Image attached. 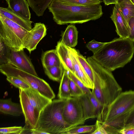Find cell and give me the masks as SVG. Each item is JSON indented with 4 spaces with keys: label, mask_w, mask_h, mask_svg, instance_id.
Masks as SVG:
<instances>
[{
    "label": "cell",
    "mask_w": 134,
    "mask_h": 134,
    "mask_svg": "<svg viewBox=\"0 0 134 134\" xmlns=\"http://www.w3.org/2000/svg\"><path fill=\"white\" fill-rule=\"evenodd\" d=\"M134 53V42L129 38L119 37L105 44L91 58L111 71L123 67L130 62Z\"/></svg>",
    "instance_id": "cell-1"
},
{
    "label": "cell",
    "mask_w": 134,
    "mask_h": 134,
    "mask_svg": "<svg viewBox=\"0 0 134 134\" xmlns=\"http://www.w3.org/2000/svg\"><path fill=\"white\" fill-rule=\"evenodd\" d=\"M48 8L54 21L59 25L82 24L96 20L103 14L101 4L89 6L72 5L53 0Z\"/></svg>",
    "instance_id": "cell-2"
},
{
    "label": "cell",
    "mask_w": 134,
    "mask_h": 134,
    "mask_svg": "<svg viewBox=\"0 0 134 134\" xmlns=\"http://www.w3.org/2000/svg\"><path fill=\"white\" fill-rule=\"evenodd\" d=\"M87 60L93 70L94 87L92 92L103 107L108 106L121 92L122 88L111 71L107 69L91 57Z\"/></svg>",
    "instance_id": "cell-3"
},
{
    "label": "cell",
    "mask_w": 134,
    "mask_h": 134,
    "mask_svg": "<svg viewBox=\"0 0 134 134\" xmlns=\"http://www.w3.org/2000/svg\"><path fill=\"white\" fill-rule=\"evenodd\" d=\"M66 99L52 100L40 112L35 129L50 134H64L71 128L65 120L63 111Z\"/></svg>",
    "instance_id": "cell-4"
},
{
    "label": "cell",
    "mask_w": 134,
    "mask_h": 134,
    "mask_svg": "<svg viewBox=\"0 0 134 134\" xmlns=\"http://www.w3.org/2000/svg\"><path fill=\"white\" fill-rule=\"evenodd\" d=\"M29 31L0 14V39L11 50H24V42Z\"/></svg>",
    "instance_id": "cell-5"
},
{
    "label": "cell",
    "mask_w": 134,
    "mask_h": 134,
    "mask_svg": "<svg viewBox=\"0 0 134 134\" xmlns=\"http://www.w3.org/2000/svg\"><path fill=\"white\" fill-rule=\"evenodd\" d=\"M0 72L7 77L14 76L25 82L31 87L41 94L52 100L55 95L49 85L45 80L13 66L9 63L0 65Z\"/></svg>",
    "instance_id": "cell-6"
},
{
    "label": "cell",
    "mask_w": 134,
    "mask_h": 134,
    "mask_svg": "<svg viewBox=\"0 0 134 134\" xmlns=\"http://www.w3.org/2000/svg\"><path fill=\"white\" fill-rule=\"evenodd\" d=\"M134 108V91L121 92L97 118L101 123L109 121Z\"/></svg>",
    "instance_id": "cell-7"
},
{
    "label": "cell",
    "mask_w": 134,
    "mask_h": 134,
    "mask_svg": "<svg viewBox=\"0 0 134 134\" xmlns=\"http://www.w3.org/2000/svg\"><path fill=\"white\" fill-rule=\"evenodd\" d=\"M64 119L71 128L83 124L86 121L82 104L78 97L66 99L63 111Z\"/></svg>",
    "instance_id": "cell-8"
},
{
    "label": "cell",
    "mask_w": 134,
    "mask_h": 134,
    "mask_svg": "<svg viewBox=\"0 0 134 134\" xmlns=\"http://www.w3.org/2000/svg\"><path fill=\"white\" fill-rule=\"evenodd\" d=\"M19 89V98L25 118L24 127L32 129L35 128L40 112L30 103L24 90Z\"/></svg>",
    "instance_id": "cell-9"
},
{
    "label": "cell",
    "mask_w": 134,
    "mask_h": 134,
    "mask_svg": "<svg viewBox=\"0 0 134 134\" xmlns=\"http://www.w3.org/2000/svg\"><path fill=\"white\" fill-rule=\"evenodd\" d=\"M8 63L37 76H38L30 58L24 50L15 51L11 49Z\"/></svg>",
    "instance_id": "cell-10"
},
{
    "label": "cell",
    "mask_w": 134,
    "mask_h": 134,
    "mask_svg": "<svg viewBox=\"0 0 134 134\" xmlns=\"http://www.w3.org/2000/svg\"><path fill=\"white\" fill-rule=\"evenodd\" d=\"M46 34L47 29L43 23H35L34 27L29 31L25 38L24 43V48L26 49L30 53L36 49L39 42Z\"/></svg>",
    "instance_id": "cell-11"
},
{
    "label": "cell",
    "mask_w": 134,
    "mask_h": 134,
    "mask_svg": "<svg viewBox=\"0 0 134 134\" xmlns=\"http://www.w3.org/2000/svg\"><path fill=\"white\" fill-rule=\"evenodd\" d=\"M70 57L74 70V75L87 87L92 89L94 85L85 73L79 62L76 55V50L68 47Z\"/></svg>",
    "instance_id": "cell-12"
},
{
    "label": "cell",
    "mask_w": 134,
    "mask_h": 134,
    "mask_svg": "<svg viewBox=\"0 0 134 134\" xmlns=\"http://www.w3.org/2000/svg\"><path fill=\"white\" fill-rule=\"evenodd\" d=\"M110 18L114 23L116 31L120 37L128 38L129 32L128 24L116 4L113 8Z\"/></svg>",
    "instance_id": "cell-13"
},
{
    "label": "cell",
    "mask_w": 134,
    "mask_h": 134,
    "mask_svg": "<svg viewBox=\"0 0 134 134\" xmlns=\"http://www.w3.org/2000/svg\"><path fill=\"white\" fill-rule=\"evenodd\" d=\"M24 90L31 104L40 112L52 100L31 87Z\"/></svg>",
    "instance_id": "cell-14"
},
{
    "label": "cell",
    "mask_w": 134,
    "mask_h": 134,
    "mask_svg": "<svg viewBox=\"0 0 134 134\" xmlns=\"http://www.w3.org/2000/svg\"><path fill=\"white\" fill-rule=\"evenodd\" d=\"M8 5V8L14 13L22 18L30 20L31 14L29 4L26 0H5Z\"/></svg>",
    "instance_id": "cell-15"
},
{
    "label": "cell",
    "mask_w": 134,
    "mask_h": 134,
    "mask_svg": "<svg viewBox=\"0 0 134 134\" xmlns=\"http://www.w3.org/2000/svg\"><path fill=\"white\" fill-rule=\"evenodd\" d=\"M131 111L107 122L101 123L107 134H120L125 128L127 119Z\"/></svg>",
    "instance_id": "cell-16"
},
{
    "label": "cell",
    "mask_w": 134,
    "mask_h": 134,
    "mask_svg": "<svg viewBox=\"0 0 134 134\" xmlns=\"http://www.w3.org/2000/svg\"><path fill=\"white\" fill-rule=\"evenodd\" d=\"M64 70L68 73L74 75V70L73 63L70 55L68 47L61 41L58 42L55 49Z\"/></svg>",
    "instance_id": "cell-17"
},
{
    "label": "cell",
    "mask_w": 134,
    "mask_h": 134,
    "mask_svg": "<svg viewBox=\"0 0 134 134\" xmlns=\"http://www.w3.org/2000/svg\"><path fill=\"white\" fill-rule=\"evenodd\" d=\"M0 111L4 114L16 116L23 113L21 104L13 102L11 98L0 99Z\"/></svg>",
    "instance_id": "cell-18"
},
{
    "label": "cell",
    "mask_w": 134,
    "mask_h": 134,
    "mask_svg": "<svg viewBox=\"0 0 134 134\" xmlns=\"http://www.w3.org/2000/svg\"><path fill=\"white\" fill-rule=\"evenodd\" d=\"M78 34L75 25L70 24L62 33L61 41L67 47L73 48L77 44Z\"/></svg>",
    "instance_id": "cell-19"
},
{
    "label": "cell",
    "mask_w": 134,
    "mask_h": 134,
    "mask_svg": "<svg viewBox=\"0 0 134 134\" xmlns=\"http://www.w3.org/2000/svg\"><path fill=\"white\" fill-rule=\"evenodd\" d=\"M0 14L2 15L28 31H30L32 28V21L22 18L13 12L8 8L1 7Z\"/></svg>",
    "instance_id": "cell-20"
},
{
    "label": "cell",
    "mask_w": 134,
    "mask_h": 134,
    "mask_svg": "<svg viewBox=\"0 0 134 134\" xmlns=\"http://www.w3.org/2000/svg\"><path fill=\"white\" fill-rule=\"evenodd\" d=\"M89 94H84L78 97L83 107L84 118L85 121L89 119L94 118L97 117V112L90 98Z\"/></svg>",
    "instance_id": "cell-21"
},
{
    "label": "cell",
    "mask_w": 134,
    "mask_h": 134,
    "mask_svg": "<svg viewBox=\"0 0 134 134\" xmlns=\"http://www.w3.org/2000/svg\"><path fill=\"white\" fill-rule=\"evenodd\" d=\"M118 7L127 24L134 17V4L131 0H116Z\"/></svg>",
    "instance_id": "cell-22"
},
{
    "label": "cell",
    "mask_w": 134,
    "mask_h": 134,
    "mask_svg": "<svg viewBox=\"0 0 134 134\" xmlns=\"http://www.w3.org/2000/svg\"><path fill=\"white\" fill-rule=\"evenodd\" d=\"M41 61L44 68L62 65L56 49L47 51L42 54Z\"/></svg>",
    "instance_id": "cell-23"
},
{
    "label": "cell",
    "mask_w": 134,
    "mask_h": 134,
    "mask_svg": "<svg viewBox=\"0 0 134 134\" xmlns=\"http://www.w3.org/2000/svg\"><path fill=\"white\" fill-rule=\"evenodd\" d=\"M69 78L68 72L64 70L60 82L58 94L59 99H67L71 97L70 90Z\"/></svg>",
    "instance_id": "cell-24"
},
{
    "label": "cell",
    "mask_w": 134,
    "mask_h": 134,
    "mask_svg": "<svg viewBox=\"0 0 134 134\" xmlns=\"http://www.w3.org/2000/svg\"><path fill=\"white\" fill-rule=\"evenodd\" d=\"M53 0H27L29 6L38 16H42Z\"/></svg>",
    "instance_id": "cell-25"
},
{
    "label": "cell",
    "mask_w": 134,
    "mask_h": 134,
    "mask_svg": "<svg viewBox=\"0 0 134 134\" xmlns=\"http://www.w3.org/2000/svg\"><path fill=\"white\" fill-rule=\"evenodd\" d=\"M44 70L49 79L58 82H60L64 70L62 65L47 67L44 68Z\"/></svg>",
    "instance_id": "cell-26"
},
{
    "label": "cell",
    "mask_w": 134,
    "mask_h": 134,
    "mask_svg": "<svg viewBox=\"0 0 134 134\" xmlns=\"http://www.w3.org/2000/svg\"><path fill=\"white\" fill-rule=\"evenodd\" d=\"M65 4L79 6H89L100 4L101 0H58Z\"/></svg>",
    "instance_id": "cell-27"
},
{
    "label": "cell",
    "mask_w": 134,
    "mask_h": 134,
    "mask_svg": "<svg viewBox=\"0 0 134 134\" xmlns=\"http://www.w3.org/2000/svg\"><path fill=\"white\" fill-rule=\"evenodd\" d=\"M76 55L78 59L87 76L94 85V75L92 69L88 62L78 50H76Z\"/></svg>",
    "instance_id": "cell-28"
},
{
    "label": "cell",
    "mask_w": 134,
    "mask_h": 134,
    "mask_svg": "<svg viewBox=\"0 0 134 134\" xmlns=\"http://www.w3.org/2000/svg\"><path fill=\"white\" fill-rule=\"evenodd\" d=\"M95 124L87 125L77 126L66 131L64 134H77L81 133L91 134L95 129Z\"/></svg>",
    "instance_id": "cell-29"
},
{
    "label": "cell",
    "mask_w": 134,
    "mask_h": 134,
    "mask_svg": "<svg viewBox=\"0 0 134 134\" xmlns=\"http://www.w3.org/2000/svg\"><path fill=\"white\" fill-rule=\"evenodd\" d=\"M10 51V48L0 39V65L8 63Z\"/></svg>",
    "instance_id": "cell-30"
},
{
    "label": "cell",
    "mask_w": 134,
    "mask_h": 134,
    "mask_svg": "<svg viewBox=\"0 0 134 134\" xmlns=\"http://www.w3.org/2000/svg\"><path fill=\"white\" fill-rule=\"evenodd\" d=\"M7 81L19 89L25 90L29 88L30 86L21 79L16 77L9 76L7 77Z\"/></svg>",
    "instance_id": "cell-31"
},
{
    "label": "cell",
    "mask_w": 134,
    "mask_h": 134,
    "mask_svg": "<svg viewBox=\"0 0 134 134\" xmlns=\"http://www.w3.org/2000/svg\"><path fill=\"white\" fill-rule=\"evenodd\" d=\"M69 84L70 92L71 97H79L84 94L82 90L70 77Z\"/></svg>",
    "instance_id": "cell-32"
},
{
    "label": "cell",
    "mask_w": 134,
    "mask_h": 134,
    "mask_svg": "<svg viewBox=\"0 0 134 134\" xmlns=\"http://www.w3.org/2000/svg\"><path fill=\"white\" fill-rule=\"evenodd\" d=\"M23 127L21 126H14L1 128L0 134H20Z\"/></svg>",
    "instance_id": "cell-33"
},
{
    "label": "cell",
    "mask_w": 134,
    "mask_h": 134,
    "mask_svg": "<svg viewBox=\"0 0 134 134\" xmlns=\"http://www.w3.org/2000/svg\"><path fill=\"white\" fill-rule=\"evenodd\" d=\"M106 43L98 42L94 40L89 42L86 45V47L94 54L98 51Z\"/></svg>",
    "instance_id": "cell-34"
},
{
    "label": "cell",
    "mask_w": 134,
    "mask_h": 134,
    "mask_svg": "<svg viewBox=\"0 0 134 134\" xmlns=\"http://www.w3.org/2000/svg\"><path fill=\"white\" fill-rule=\"evenodd\" d=\"M68 74L70 77L82 90L84 94H87L91 93L92 91H91L90 89L86 86L83 83L74 75L70 72H69Z\"/></svg>",
    "instance_id": "cell-35"
},
{
    "label": "cell",
    "mask_w": 134,
    "mask_h": 134,
    "mask_svg": "<svg viewBox=\"0 0 134 134\" xmlns=\"http://www.w3.org/2000/svg\"><path fill=\"white\" fill-rule=\"evenodd\" d=\"M134 127V108L130 112L127 119L125 127L123 130L129 129Z\"/></svg>",
    "instance_id": "cell-36"
},
{
    "label": "cell",
    "mask_w": 134,
    "mask_h": 134,
    "mask_svg": "<svg viewBox=\"0 0 134 134\" xmlns=\"http://www.w3.org/2000/svg\"><path fill=\"white\" fill-rule=\"evenodd\" d=\"M95 124V130L91 134H107L102 124L97 120Z\"/></svg>",
    "instance_id": "cell-37"
},
{
    "label": "cell",
    "mask_w": 134,
    "mask_h": 134,
    "mask_svg": "<svg viewBox=\"0 0 134 134\" xmlns=\"http://www.w3.org/2000/svg\"><path fill=\"white\" fill-rule=\"evenodd\" d=\"M130 39L134 42V17H132L129 20L128 24Z\"/></svg>",
    "instance_id": "cell-38"
},
{
    "label": "cell",
    "mask_w": 134,
    "mask_h": 134,
    "mask_svg": "<svg viewBox=\"0 0 134 134\" xmlns=\"http://www.w3.org/2000/svg\"><path fill=\"white\" fill-rule=\"evenodd\" d=\"M120 134H134V127L126 130H123L120 132Z\"/></svg>",
    "instance_id": "cell-39"
},
{
    "label": "cell",
    "mask_w": 134,
    "mask_h": 134,
    "mask_svg": "<svg viewBox=\"0 0 134 134\" xmlns=\"http://www.w3.org/2000/svg\"><path fill=\"white\" fill-rule=\"evenodd\" d=\"M103 1L107 5L112 4H115L116 3V0H103Z\"/></svg>",
    "instance_id": "cell-40"
},
{
    "label": "cell",
    "mask_w": 134,
    "mask_h": 134,
    "mask_svg": "<svg viewBox=\"0 0 134 134\" xmlns=\"http://www.w3.org/2000/svg\"><path fill=\"white\" fill-rule=\"evenodd\" d=\"M131 1L134 4V0H131Z\"/></svg>",
    "instance_id": "cell-41"
}]
</instances>
